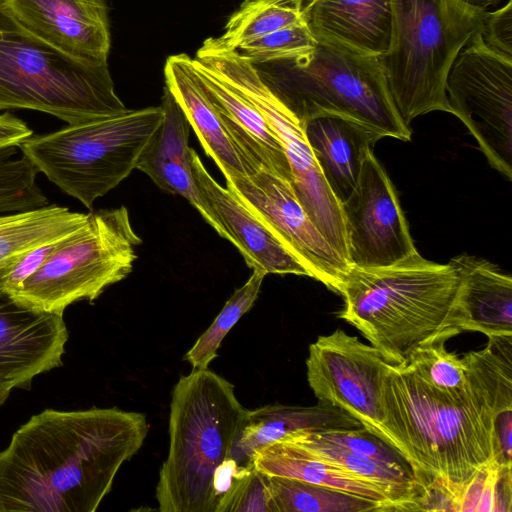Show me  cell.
I'll return each mask as SVG.
<instances>
[{
  "instance_id": "cell-23",
  "label": "cell",
  "mask_w": 512,
  "mask_h": 512,
  "mask_svg": "<svg viewBox=\"0 0 512 512\" xmlns=\"http://www.w3.org/2000/svg\"><path fill=\"white\" fill-rule=\"evenodd\" d=\"M160 106L161 124L143 149L136 169L148 175L163 191L185 198L201 215L202 203L192 173L190 124L166 86Z\"/></svg>"
},
{
  "instance_id": "cell-19",
  "label": "cell",
  "mask_w": 512,
  "mask_h": 512,
  "mask_svg": "<svg viewBox=\"0 0 512 512\" xmlns=\"http://www.w3.org/2000/svg\"><path fill=\"white\" fill-rule=\"evenodd\" d=\"M192 59L229 136L253 174L264 169L292 185L286 153L262 114L244 96Z\"/></svg>"
},
{
  "instance_id": "cell-17",
  "label": "cell",
  "mask_w": 512,
  "mask_h": 512,
  "mask_svg": "<svg viewBox=\"0 0 512 512\" xmlns=\"http://www.w3.org/2000/svg\"><path fill=\"white\" fill-rule=\"evenodd\" d=\"M392 0H307L306 24L317 43L380 58L392 36Z\"/></svg>"
},
{
  "instance_id": "cell-29",
  "label": "cell",
  "mask_w": 512,
  "mask_h": 512,
  "mask_svg": "<svg viewBox=\"0 0 512 512\" xmlns=\"http://www.w3.org/2000/svg\"><path fill=\"white\" fill-rule=\"evenodd\" d=\"M266 275L257 267L252 268L246 283L235 290L209 328L187 351L184 359L192 366V370L208 368L218 356V349L225 336L256 301Z\"/></svg>"
},
{
  "instance_id": "cell-22",
  "label": "cell",
  "mask_w": 512,
  "mask_h": 512,
  "mask_svg": "<svg viewBox=\"0 0 512 512\" xmlns=\"http://www.w3.org/2000/svg\"><path fill=\"white\" fill-rule=\"evenodd\" d=\"M362 426L347 412L325 401L314 406L266 405L247 411L232 448V458L239 467L252 469L256 451L289 434Z\"/></svg>"
},
{
  "instance_id": "cell-24",
  "label": "cell",
  "mask_w": 512,
  "mask_h": 512,
  "mask_svg": "<svg viewBox=\"0 0 512 512\" xmlns=\"http://www.w3.org/2000/svg\"><path fill=\"white\" fill-rule=\"evenodd\" d=\"M252 465L268 476L287 477L339 489L379 502L385 506V511L392 508L391 502L376 486L288 441H275L262 447L254 453Z\"/></svg>"
},
{
  "instance_id": "cell-2",
  "label": "cell",
  "mask_w": 512,
  "mask_h": 512,
  "mask_svg": "<svg viewBox=\"0 0 512 512\" xmlns=\"http://www.w3.org/2000/svg\"><path fill=\"white\" fill-rule=\"evenodd\" d=\"M149 424L116 407L33 415L0 451V512H94Z\"/></svg>"
},
{
  "instance_id": "cell-28",
  "label": "cell",
  "mask_w": 512,
  "mask_h": 512,
  "mask_svg": "<svg viewBox=\"0 0 512 512\" xmlns=\"http://www.w3.org/2000/svg\"><path fill=\"white\" fill-rule=\"evenodd\" d=\"M447 511H511V466L495 459L464 485L444 492Z\"/></svg>"
},
{
  "instance_id": "cell-1",
  "label": "cell",
  "mask_w": 512,
  "mask_h": 512,
  "mask_svg": "<svg viewBox=\"0 0 512 512\" xmlns=\"http://www.w3.org/2000/svg\"><path fill=\"white\" fill-rule=\"evenodd\" d=\"M465 354L469 383L435 389L408 365H392L383 389L385 427L426 489L464 485L495 459V415L512 409V337H488Z\"/></svg>"
},
{
  "instance_id": "cell-38",
  "label": "cell",
  "mask_w": 512,
  "mask_h": 512,
  "mask_svg": "<svg viewBox=\"0 0 512 512\" xmlns=\"http://www.w3.org/2000/svg\"><path fill=\"white\" fill-rule=\"evenodd\" d=\"M11 393V389L0 385V406L5 403Z\"/></svg>"
},
{
  "instance_id": "cell-5",
  "label": "cell",
  "mask_w": 512,
  "mask_h": 512,
  "mask_svg": "<svg viewBox=\"0 0 512 512\" xmlns=\"http://www.w3.org/2000/svg\"><path fill=\"white\" fill-rule=\"evenodd\" d=\"M392 12L390 45L379 61L401 120L410 127L423 114L450 113L448 71L485 11L459 0H392Z\"/></svg>"
},
{
  "instance_id": "cell-27",
  "label": "cell",
  "mask_w": 512,
  "mask_h": 512,
  "mask_svg": "<svg viewBox=\"0 0 512 512\" xmlns=\"http://www.w3.org/2000/svg\"><path fill=\"white\" fill-rule=\"evenodd\" d=\"M307 0H244L225 23L219 37L229 48L258 36L306 22Z\"/></svg>"
},
{
  "instance_id": "cell-35",
  "label": "cell",
  "mask_w": 512,
  "mask_h": 512,
  "mask_svg": "<svg viewBox=\"0 0 512 512\" xmlns=\"http://www.w3.org/2000/svg\"><path fill=\"white\" fill-rule=\"evenodd\" d=\"M512 409L495 415L494 440L495 460L504 466H511Z\"/></svg>"
},
{
  "instance_id": "cell-11",
  "label": "cell",
  "mask_w": 512,
  "mask_h": 512,
  "mask_svg": "<svg viewBox=\"0 0 512 512\" xmlns=\"http://www.w3.org/2000/svg\"><path fill=\"white\" fill-rule=\"evenodd\" d=\"M392 365L374 346L337 329L310 344L307 380L318 401L341 408L395 447L383 406L384 382Z\"/></svg>"
},
{
  "instance_id": "cell-6",
  "label": "cell",
  "mask_w": 512,
  "mask_h": 512,
  "mask_svg": "<svg viewBox=\"0 0 512 512\" xmlns=\"http://www.w3.org/2000/svg\"><path fill=\"white\" fill-rule=\"evenodd\" d=\"M28 109L68 125L125 112L108 63L73 58L26 34L0 14V110Z\"/></svg>"
},
{
  "instance_id": "cell-34",
  "label": "cell",
  "mask_w": 512,
  "mask_h": 512,
  "mask_svg": "<svg viewBox=\"0 0 512 512\" xmlns=\"http://www.w3.org/2000/svg\"><path fill=\"white\" fill-rule=\"evenodd\" d=\"M60 240L34 248L23 254L1 279L3 295L10 296L18 290L43 265Z\"/></svg>"
},
{
  "instance_id": "cell-18",
  "label": "cell",
  "mask_w": 512,
  "mask_h": 512,
  "mask_svg": "<svg viewBox=\"0 0 512 512\" xmlns=\"http://www.w3.org/2000/svg\"><path fill=\"white\" fill-rule=\"evenodd\" d=\"M460 284L450 317L454 335L481 332L488 337L512 336V278L494 264L468 254L450 260Z\"/></svg>"
},
{
  "instance_id": "cell-9",
  "label": "cell",
  "mask_w": 512,
  "mask_h": 512,
  "mask_svg": "<svg viewBox=\"0 0 512 512\" xmlns=\"http://www.w3.org/2000/svg\"><path fill=\"white\" fill-rule=\"evenodd\" d=\"M141 243L125 206L91 211L7 297L28 309L61 314L77 301L93 302L132 272Z\"/></svg>"
},
{
  "instance_id": "cell-33",
  "label": "cell",
  "mask_w": 512,
  "mask_h": 512,
  "mask_svg": "<svg viewBox=\"0 0 512 512\" xmlns=\"http://www.w3.org/2000/svg\"><path fill=\"white\" fill-rule=\"evenodd\" d=\"M481 36L488 48L512 59V0L498 10L485 11Z\"/></svg>"
},
{
  "instance_id": "cell-4",
  "label": "cell",
  "mask_w": 512,
  "mask_h": 512,
  "mask_svg": "<svg viewBox=\"0 0 512 512\" xmlns=\"http://www.w3.org/2000/svg\"><path fill=\"white\" fill-rule=\"evenodd\" d=\"M460 284L457 268L418 251L388 266L350 267L341 286L338 317L357 328L393 365L418 347L455 336L450 317Z\"/></svg>"
},
{
  "instance_id": "cell-13",
  "label": "cell",
  "mask_w": 512,
  "mask_h": 512,
  "mask_svg": "<svg viewBox=\"0 0 512 512\" xmlns=\"http://www.w3.org/2000/svg\"><path fill=\"white\" fill-rule=\"evenodd\" d=\"M340 206L350 267L388 266L417 252L395 187L373 150Z\"/></svg>"
},
{
  "instance_id": "cell-21",
  "label": "cell",
  "mask_w": 512,
  "mask_h": 512,
  "mask_svg": "<svg viewBox=\"0 0 512 512\" xmlns=\"http://www.w3.org/2000/svg\"><path fill=\"white\" fill-rule=\"evenodd\" d=\"M307 141L339 203L357 185L367 153L383 136L352 119L321 115L304 122Z\"/></svg>"
},
{
  "instance_id": "cell-30",
  "label": "cell",
  "mask_w": 512,
  "mask_h": 512,
  "mask_svg": "<svg viewBox=\"0 0 512 512\" xmlns=\"http://www.w3.org/2000/svg\"><path fill=\"white\" fill-rule=\"evenodd\" d=\"M317 44L306 22H301L245 41L236 50L253 64H266L301 59Z\"/></svg>"
},
{
  "instance_id": "cell-31",
  "label": "cell",
  "mask_w": 512,
  "mask_h": 512,
  "mask_svg": "<svg viewBox=\"0 0 512 512\" xmlns=\"http://www.w3.org/2000/svg\"><path fill=\"white\" fill-rule=\"evenodd\" d=\"M444 343V340H440L418 347L411 353L406 365L435 389H462L469 383L468 364L464 357L448 352Z\"/></svg>"
},
{
  "instance_id": "cell-7",
  "label": "cell",
  "mask_w": 512,
  "mask_h": 512,
  "mask_svg": "<svg viewBox=\"0 0 512 512\" xmlns=\"http://www.w3.org/2000/svg\"><path fill=\"white\" fill-rule=\"evenodd\" d=\"M262 78L304 123L321 115L357 121L383 137L411 139L388 90L379 58L318 43L307 56L266 63Z\"/></svg>"
},
{
  "instance_id": "cell-3",
  "label": "cell",
  "mask_w": 512,
  "mask_h": 512,
  "mask_svg": "<svg viewBox=\"0 0 512 512\" xmlns=\"http://www.w3.org/2000/svg\"><path fill=\"white\" fill-rule=\"evenodd\" d=\"M247 411L234 385L208 368L179 378L171 397L168 455L156 486L161 512H225L235 488L254 469L232 458Z\"/></svg>"
},
{
  "instance_id": "cell-26",
  "label": "cell",
  "mask_w": 512,
  "mask_h": 512,
  "mask_svg": "<svg viewBox=\"0 0 512 512\" xmlns=\"http://www.w3.org/2000/svg\"><path fill=\"white\" fill-rule=\"evenodd\" d=\"M268 479L277 512L385 511L379 502L339 489L281 476Z\"/></svg>"
},
{
  "instance_id": "cell-8",
  "label": "cell",
  "mask_w": 512,
  "mask_h": 512,
  "mask_svg": "<svg viewBox=\"0 0 512 512\" xmlns=\"http://www.w3.org/2000/svg\"><path fill=\"white\" fill-rule=\"evenodd\" d=\"M161 106L32 135L18 148L38 172L87 209L136 169L161 124Z\"/></svg>"
},
{
  "instance_id": "cell-10",
  "label": "cell",
  "mask_w": 512,
  "mask_h": 512,
  "mask_svg": "<svg viewBox=\"0 0 512 512\" xmlns=\"http://www.w3.org/2000/svg\"><path fill=\"white\" fill-rule=\"evenodd\" d=\"M450 113L476 139L492 168L512 179V59L491 50L481 29L452 63L445 83Z\"/></svg>"
},
{
  "instance_id": "cell-39",
  "label": "cell",
  "mask_w": 512,
  "mask_h": 512,
  "mask_svg": "<svg viewBox=\"0 0 512 512\" xmlns=\"http://www.w3.org/2000/svg\"><path fill=\"white\" fill-rule=\"evenodd\" d=\"M4 296L1 290V282H0V297Z\"/></svg>"
},
{
  "instance_id": "cell-20",
  "label": "cell",
  "mask_w": 512,
  "mask_h": 512,
  "mask_svg": "<svg viewBox=\"0 0 512 512\" xmlns=\"http://www.w3.org/2000/svg\"><path fill=\"white\" fill-rule=\"evenodd\" d=\"M169 89L207 156L213 159L225 179L253 174L238 152L187 54L170 55L164 66Z\"/></svg>"
},
{
  "instance_id": "cell-12",
  "label": "cell",
  "mask_w": 512,
  "mask_h": 512,
  "mask_svg": "<svg viewBox=\"0 0 512 512\" xmlns=\"http://www.w3.org/2000/svg\"><path fill=\"white\" fill-rule=\"evenodd\" d=\"M225 180L226 187L304 266L309 277L340 294L350 266L311 221L291 183L264 169Z\"/></svg>"
},
{
  "instance_id": "cell-14",
  "label": "cell",
  "mask_w": 512,
  "mask_h": 512,
  "mask_svg": "<svg viewBox=\"0 0 512 512\" xmlns=\"http://www.w3.org/2000/svg\"><path fill=\"white\" fill-rule=\"evenodd\" d=\"M0 14L26 34L80 61L108 63L106 0H0Z\"/></svg>"
},
{
  "instance_id": "cell-37",
  "label": "cell",
  "mask_w": 512,
  "mask_h": 512,
  "mask_svg": "<svg viewBox=\"0 0 512 512\" xmlns=\"http://www.w3.org/2000/svg\"><path fill=\"white\" fill-rule=\"evenodd\" d=\"M465 5L477 10L487 11V8L497 4L500 0H459Z\"/></svg>"
},
{
  "instance_id": "cell-36",
  "label": "cell",
  "mask_w": 512,
  "mask_h": 512,
  "mask_svg": "<svg viewBox=\"0 0 512 512\" xmlns=\"http://www.w3.org/2000/svg\"><path fill=\"white\" fill-rule=\"evenodd\" d=\"M33 135V131L21 119L10 113L0 114V149L19 147Z\"/></svg>"
},
{
  "instance_id": "cell-15",
  "label": "cell",
  "mask_w": 512,
  "mask_h": 512,
  "mask_svg": "<svg viewBox=\"0 0 512 512\" xmlns=\"http://www.w3.org/2000/svg\"><path fill=\"white\" fill-rule=\"evenodd\" d=\"M192 173L202 203L203 219L231 242L252 269L266 274L308 276L304 266L275 235L226 187L208 172L197 152L191 148Z\"/></svg>"
},
{
  "instance_id": "cell-32",
  "label": "cell",
  "mask_w": 512,
  "mask_h": 512,
  "mask_svg": "<svg viewBox=\"0 0 512 512\" xmlns=\"http://www.w3.org/2000/svg\"><path fill=\"white\" fill-rule=\"evenodd\" d=\"M277 512L268 475L253 469L233 491L225 512Z\"/></svg>"
},
{
  "instance_id": "cell-25",
  "label": "cell",
  "mask_w": 512,
  "mask_h": 512,
  "mask_svg": "<svg viewBox=\"0 0 512 512\" xmlns=\"http://www.w3.org/2000/svg\"><path fill=\"white\" fill-rule=\"evenodd\" d=\"M87 217L56 204L0 214V280L23 254L66 237Z\"/></svg>"
},
{
  "instance_id": "cell-16",
  "label": "cell",
  "mask_w": 512,
  "mask_h": 512,
  "mask_svg": "<svg viewBox=\"0 0 512 512\" xmlns=\"http://www.w3.org/2000/svg\"><path fill=\"white\" fill-rule=\"evenodd\" d=\"M67 340L63 314L0 297V385L29 389L36 376L63 364Z\"/></svg>"
}]
</instances>
